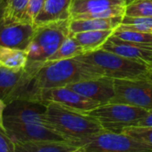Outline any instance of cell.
<instances>
[{
    "label": "cell",
    "mask_w": 152,
    "mask_h": 152,
    "mask_svg": "<svg viewBox=\"0 0 152 152\" xmlns=\"http://www.w3.org/2000/svg\"><path fill=\"white\" fill-rule=\"evenodd\" d=\"M69 21H59L36 26L27 48L28 63H45L60 47L69 32Z\"/></svg>",
    "instance_id": "277c9868"
},
{
    "label": "cell",
    "mask_w": 152,
    "mask_h": 152,
    "mask_svg": "<svg viewBox=\"0 0 152 152\" xmlns=\"http://www.w3.org/2000/svg\"><path fill=\"white\" fill-rule=\"evenodd\" d=\"M115 98L110 103H122L152 110V80L149 78L115 79Z\"/></svg>",
    "instance_id": "52a82bcc"
},
{
    "label": "cell",
    "mask_w": 152,
    "mask_h": 152,
    "mask_svg": "<svg viewBox=\"0 0 152 152\" xmlns=\"http://www.w3.org/2000/svg\"><path fill=\"white\" fill-rule=\"evenodd\" d=\"M25 71L29 80L28 91L23 99L25 100H31L39 90L64 87L103 76L97 66L77 57L47 61L43 64L28 63Z\"/></svg>",
    "instance_id": "6da1fadb"
},
{
    "label": "cell",
    "mask_w": 152,
    "mask_h": 152,
    "mask_svg": "<svg viewBox=\"0 0 152 152\" xmlns=\"http://www.w3.org/2000/svg\"><path fill=\"white\" fill-rule=\"evenodd\" d=\"M124 16L107 19H79L69 21V32L73 35L78 32L101 30H114L121 23Z\"/></svg>",
    "instance_id": "e0dca14e"
},
{
    "label": "cell",
    "mask_w": 152,
    "mask_h": 152,
    "mask_svg": "<svg viewBox=\"0 0 152 152\" xmlns=\"http://www.w3.org/2000/svg\"><path fill=\"white\" fill-rule=\"evenodd\" d=\"M0 152H15V142L5 130L0 126Z\"/></svg>",
    "instance_id": "83f0119b"
},
{
    "label": "cell",
    "mask_w": 152,
    "mask_h": 152,
    "mask_svg": "<svg viewBox=\"0 0 152 152\" xmlns=\"http://www.w3.org/2000/svg\"><path fill=\"white\" fill-rule=\"evenodd\" d=\"M138 127H152V110H148L144 117H142L137 124Z\"/></svg>",
    "instance_id": "f1b7e54d"
},
{
    "label": "cell",
    "mask_w": 152,
    "mask_h": 152,
    "mask_svg": "<svg viewBox=\"0 0 152 152\" xmlns=\"http://www.w3.org/2000/svg\"><path fill=\"white\" fill-rule=\"evenodd\" d=\"M126 1H127V4H128V3H130V2L133 1V0H126Z\"/></svg>",
    "instance_id": "e575fe53"
},
{
    "label": "cell",
    "mask_w": 152,
    "mask_h": 152,
    "mask_svg": "<svg viewBox=\"0 0 152 152\" xmlns=\"http://www.w3.org/2000/svg\"><path fill=\"white\" fill-rule=\"evenodd\" d=\"M4 14H5V6L2 2V0H0V24L2 23L4 20Z\"/></svg>",
    "instance_id": "4dcf8cb0"
},
{
    "label": "cell",
    "mask_w": 152,
    "mask_h": 152,
    "mask_svg": "<svg viewBox=\"0 0 152 152\" xmlns=\"http://www.w3.org/2000/svg\"><path fill=\"white\" fill-rule=\"evenodd\" d=\"M36 26L32 23L2 22L0 24V46L27 50Z\"/></svg>",
    "instance_id": "7c38bea8"
},
{
    "label": "cell",
    "mask_w": 152,
    "mask_h": 152,
    "mask_svg": "<svg viewBox=\"0 0 152 152\" xmlns=\"http://www.w3.org/2000/svg\"><path fill=\"white\" fill-rule=\"evenodd\" d=\"M83 49L78 44L76 39L72 35H68L66 39L60 45L58 49L47 60V61H57L68 58L77 57L83 55ZM46 61V62H47Z\"/></svg>",
    "instance_id": "7402d4cb"
},
{
    "label": "cell",
    "mask_w": 152,
    "mask_h": 152,
    "mask_svg": "<svg viewBox=\"0 0 152 152\" xmlns=\"http://www.w3.org/2000/svg\"><path fill=\"white\" fill-rule=\"evenodd\" d=\"M74 143L84 152H152V146L124 132L107 130Z\"/></svg>",
    "instance_id": "5b68a950"
},
{
    "label": "cell",
    "mask_w": 152,
    "mask_h": 152,
    "mask_svg": "<svg viewBox=\"0 0 152 152\" xmlns=\"http://www.w3.org/2000/svg\"><path fill=\"white\" fill-rule=\"evenodd\" d=\"M72 0H45L44 6L34 20V25L39 26L49 23L71 19V5Z\"/></svg>",
    "instance_id": "9a60e30c"
},
{
    "label": "cell",
    "mask_w": 152,
    "mask_h": 152,
    "mask_svg": "<svg viewBox=\"0 0 152 152\" xmlns=\"http://www.w3.org/2000/svg\"><path fill=\"white\" fill-rule=\"evenodd\" d=\"M121 132L128 134L143 143L152 146V127H126L124 128Z\"/></svg>",
    "instance_id": "484cf974"
},
{
    "label": "cell",
    "mask_w": 152,
    "mask_h": 152,
    "mask_svg": "<svg viewBox=\"0 0 152 152\" xmlns=\"http://www.w3.org/2000/svg\"><path fill=\"white\" fill-rule=\"evenodd\" d=\"M79 146L72 141L15 142V152H72Z\"/></svg>",
    "instance_id": "2e32d148"
},
{
    "label": "cell",
    "mask_w": 152,
    "mask_h": 152,
    "mask_svg": "<svg viewBox=\"0 0 152 152\" xmlns=\"http://www.w3.org/2000/svg\"><path fill=\"white\" fill-rule=\"evenodd\" d=\"M66 87L100 105L110 103L115 95V79L107 76L71 83Z\"/></svg>",
    "instance_id": "8fae6325"
},
{
    "label": "cell",
    "mask_w": 152,
    "mask_h": 152,
    "mask_svg": "<svg viewBox=\"0 0 152 152\" xmlns=\"http://www.w3.org/2000/svg\"><path fill=\"white\" fill-rule=\"evenodd\" d=\"M125 7L126 6H116L112 7L104 10H99L97 12L84 13L81 15H77L71 19L79 20V19H107L113 17H121L125 14Z\"/></svg>",
    "instance_id": "d4e9b609"
},
{
    "label": "cell",
    "mask_w": 152,
    "mask_h": 152,
    "mask_svg": "<svg viewBox=\"0 0 152 152\" xmlns=\"http://www.w3.org/2000/svg\"><path fill=\"white\" fill-rule=\"evenodd\" d=\"M45 115L48 126L72 142L87 139L104 130L96 118L55 102L47 104Z\"/></svg>",
    "instance_id": "7a4b0ae2"
},
{
    "label": "cell",
    "mask_w": 152,
    "mask_h": 152,
    "mask_svg": "<svg viewBox=\"0 0 152 152\" xmlns=\"http://www.w3.org/2000/svg\"><path fill=\"white\" fill-rule=\"evenodd\" d=\"M114 30L90 31L75 33L72 36L76 39L78 44L83 49L84 54L91 53L101 49L103 45L113 35Z\"/></svg>",
    "instance_id": "ac0fdd59"
},
{
    "label": "cell",
    "mask_w": 152,
    "mask_h": 152,
    "mask_svg": "<svg viewBox=\"0 0 152 152\" xmlns=\"http://www.w3.org/2000/svg\"><path fill=\"white\" fill-rule=\"evenodd\" d=\"M31 101L40 102L45 105L55 102L83 113H87L100 105L66 86L39 90L34 94Z\"/></svg>",
    "instance_id": "ba28073f"
},
{
    "label": "cell",
    "mask_w": 152,
    "mask_h": 152,
    "mask_svg": "<svg viewBox=\"0 0 152 152\" xmlns=\"http://www.w3.org/2000/svg\"><path fill=\"white\" fill-rule=\"evenodd\" d=\"M7 1H8V0H2V2H3V4H4V6H5V7H6V5H7Z\"/></svg>",
    "instance_id": "836d02e7"
},
{
    "label": "cell",
    "mask_w": 152,
    "mask_h": 152,
    "mask_svg": "<svg viewBox=\"0 0 152 152\" xmlns=\"http://www.w3.org/2000/svg\"><path fill=\"white\" fill-rule=\"evenodd\" d=\"M148 110L122 103H107L87 112L96 118L104 130L121 132L124 128L136 126Z\"/></svg>",
    "instance_id": "8992f818"
},
{
    "label": "cell",
    "mask_w": 152,
    "mask_h": 152,
    "mask_svg": "<svg viewBox=\"0 0 152 152\" xmlns=\"http://www.w3.org/2000/svg\"><path fill=\"white\" fill-rule=\"evenodd\" d=\"M77 58L97 66L103 76L113 79L134 80L149 78L150 64L127 58L102 48L83 54L77 56Z\"/></svg>",
    "instance_id": "3957f363"
},
{
    "label": "cell",
    "mask_w": 152,
    "mask_h": 152,
    "mask_svg": "<svg viewBox=\"0 0 152 152\" xmlns=\"http://www.w3.org/2000/svg\"><path fill=\"white\" fill-rule=\"evenodd\" d=\"M28 3L29 0H8L5 7L3 21L7 23L24 21Z\"/></svg>",
    "instance_id": "603a6c76"
},
{
    "label": "cell",
    "mask_w": 152,
    "mask_h": 152,
    "mask_svg": "<svg viewBox=\"0 0 152 152\" xmlns=\"http://www.w3.org/2000/svg\"><path fill=\"white\" fill-rule=\"evenodd\" d=\"M46 108L47 105L40 102L17 99L7 105L4 122L39 124L49 127L45 115Z\"/></svg>",
    "instance_id": "30bf717a"
},
{
    "label": "cell",
    "mask_w": 152,
    "mask_h": 152,
    "mask_svg": "<svg viewBox=\"0 0 152 152\" xmlns=\"http://www.w3.org/2000/svg\"><path fill=\"white\" fill-rule=\"evenodd\" d=\"M45 0H29V3L26 8L24 21L29 23H34V20L40 13Z\"/></svg>",
    "instance_id": "4316f807"
},
{
    "label": "cell",
    "mask_w": 152,
    "mask_h": 152,
    "mask_svg": "<svg viewBox=\"0 0 152 152\" xmlns=\"http://www.w3.org/2000/svg\"><path fill=\"white\" fill-rule=\"evenodd\" d=\"M113 36L127 42L130 45L138 47L152 48V33H144L117 27L115 29Z\"/></svg>",
    "instance_id": "44dd1931"
},
{
    "label": "cell",
    "mask_w": 152,
    "mask_h": 152,
    "mask_svg": "<svg viewBox=\"0 0 152 152\" xmlns=\"http://www.w3.org/2000/svg\"><path fill=\"white\" fill-rule=\"evenodd\" d=\"M102 49L113 52L127 58L143 61L152 64V48L130 45L113 35L103 45Z\"/></svg>",
    "instance_id": "5bb4252c"
},
{
    "label": "cell",
    "mask_w": 152,
    "mask_h": 152,
    "mask_svg": "<svg viewBox=\"0 0 152 152\" xmlns=\"http://www.w3.org/2000/svg\"><path fill=\"white\" fill-rule=\"evenodd\" d=\"M7 107V104L0 98V126L4 127V113Z\"/></svg>",
    "instance_id": "f546056e"
},
{
    "label": "cell",
    "mask_w": 152,
    "mask_h": 152,
    "mask_svg": "<svg viewBox=\"0 0 152 152\" xmlns=\"http://www.w3.org/2000/svg\"><path fill=\"white\" fill-rule=\"evenodd\" d=\"M149 79L152 80V64H151V70H150V73H149Z\"/></svg>",
    "instance_id": "d6a6232c"
},
{
    "label": "cell",
    "mask_w": 152,
    "mask_h": 152,
    "mask_svg": "<svg viewBox=\"0 0 152 152\" xmlns=\"http://www.w3.org/2000/svg\"><path fill=\"white\" fill-rule=\"evenodd\" d=\"M24 69L16 71L0 66V98L7 105L16 100L23 85Z\"/></svg>",
    "instance_id": "4fadbf2b"
},
{
    "label": "cell",
    "mask_w": 152,
    "mask_h": 152,
    "mask_svg": "<svg viewBox=\"0 0 152 152\" xmlns=\"http://www.w3.org/2000/svg\"><path fill=\"white\" fill-rule=\"evenodd\" d=\"M7 134L15 142L27 141H69L56 131L39 124L4 122Z\"/></svg>",
    "instance_id": "9c48e42d"
},
{
    "label": "cell",
    "mask_w": 152,
    "mask_h": 152,
    "mask_svg": "<svg viewBox=\"0 0 152 152\" xmlns=\"http://www.w3.org/2000/svg\"><path fill=\"white\" fill-rule=\"evenodd\" d=\"M126 0H72L71 18L81 14L97 12L116 6H126Z\"/></svg>",
    "instance_id": "d6986e66"
},
{
    "label": "cell",
    "mask_w": 152,
    "mask_h": 152,
    "mask_svg": "<svg viewBox=\"0 0 152 152\" xmlns=\"http://www.w3.org/2000/svg\"><path fill=\"white\" fill-rule=\"evenodd\" d=\"M124 15L130 17H152V0H133L125 7Z\"/></svg>",
    "instance_id": "cb8c5ba5"
},
{
    "label": "cell",
    "mask_w": 152,
    "mask_h": 152,
    "mask_svg": "<svg viewBox=\"0 0 152 152\" xmlns=\"http://www.w3.org/2000/svg\"><path fill=\"white\" fill-rule=\"evenodd\" d=\"M72 152H84V151H83V149L81 147H79L78 148H76L75 150H73V151H72Z\"/></svg>",
    "instance_id": "1f68e13d"
},
{
    "label": "cell",
    "mask_w": 152,
    "mask_h": 152,
    "mask_svg": "<svg viewBox=\"0 0 152 152\" xmlns=\"http://www.w3.org/2000/svg\"><path fill=\"white\" fill-rule=\"evenodd\" d=\"M27 64L28 54L26 50L0 46V66L20 71L24 69Z\"/></svg>",
    "instance_id": "ffe728a7"
}]
</instances>
